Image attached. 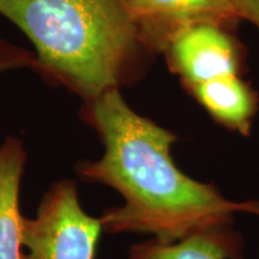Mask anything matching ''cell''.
I'll use <instances>...</instances> for the list:
<instances>
[{"label":"cell","instance_id":"obj_1","mask_svg":"<svg viewBox=\"0 0 259 259\" xmlns=\"http://www.w3.org/2000/svg\"><path fill=\"white\" fill-rule=\"evenodd\" d=\"M79 116L95 130L105 151L100 160L82 161L74 169L83 181L112 187L125 200L102 212L107 233L153 235L169 244L232 225L238 212L259 216L258 200H229L212 184L180 170L170 155L177 136L132 111L119 89L83 102Z\"/></svg>","mask_w":259,"mask_h":259},{"label":"cell","instance_id":"obj_2","mask_svg":"<svg viewBox=\"0 0 259 259\" xmlns=\"http://www.w3.org/2000/svg\"><path fill=\"white\" fill-rule=\"evenodd\" d=\"M36 50V72L83 102L134 78L147 47L125 0H0Z\"/></svg>","mask_w":259,"mask_h":259},{"label":"cell","instance_id":"obj_3","mask_svg":"<svg viewBox=\"0 0 259 259\" xmlns=\"http://www.w3.org/2000/svg\"><path fill=\"white\" fill-rule=\"evenodd\" d=\"M100 219L80 206L72 180L54 183L45 193L35 218H23L22 259H95L101 234Z\"/></svg>","mask_w":259,"mask_h":259},{"label":"cell","instance_id":"obj_4","mask_svg":"<svg viewBox=\"0 0 259 259\" xmlns=\"http://www.w3.org/2000/svg\"><path fill=\"white\" fill-rule=\"evenodd\" d=\"M148 51L162 52L178 31L197 23L232 24L233 0H125Z\"/></svg>","mask_w":259,"mask_h":259},{"label":"cell","instance_id":"obj_5","mask_svg":"<svg viewBox=\"0 0 259 259\" xmlns=\"http://www.w3.org/2000/svg\"><path fill=\"white\" fill-rule=\"evenodd\" d=\"M162 52L190 88L236 74L238 69L234 45L218 24L197 23L181 29Z\"/></svg>","mask_w":259,"mask_h":259},{"label":"cell","instance_id":"obj_6","mask_svg":"<svg viewBox=\"0 0 259 259\" xmlns=\"http://www.w3.org/2000/svg\"><path fill=\"white\" fill-rule=\"evenodd\" d=\"M27 153L18 138L10 136L0 145V259H22L19 186Z\"/></svg>","mask_w":259,"mask_h":259},{"label":"cell","instance_id":"obj_7","mask_svg":"<svg viewBox=\"0 0 259 259\" xmlns=\"http://www.w3.org/2000/svg\"><path fill=\"white\" fill-rule=\"evenodd\" d=\"M130 259H242V240L232 225L193 233L176 242L153 240L130 247Z\"/></svg>","mask_w":259,"mask_h":259},{"label":"cell","instance_id":"obj_8","mask_svg":"<svg viewBox=\"0 0 259 259\" xmlns=\"http://www.w3.org/2000/svg\"><path fill=\"white\" fill-rule=\"evenodd\" d=\"M191 90L219 124L244 136L250 135L258 108L257 96L236 74L211 79Z\"/></svg>","mask_w":259,"mask_h":259},{"label":"cell","instance_id":"obj_9","mask_svg":"<svg viewBox=\"0 0 259 259\" xmlns=\"http://www.w3.org/2000/svg\"><path fill=\"white\" fill-rule=\"evenodd\" d=\"M29 67L35 70L36 58L31 52L0 40V72L5 70Z\"/></svg>","mask_w":259,"mask_h":259},{"label":"cell","instance_id":"obj_10","mask_svg":"<svg viewBox=\"0 0 259 259\" xmlns=\"http://www.w3.org/2000/svg\"><path fill=\"white\" fill-rule=\"evenodd\" d=\"M239 18H246L259 27V0H233Z\"/></svg>","mask_w":259,"mask_h":259}]
</instances>
